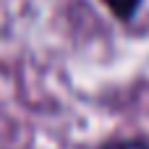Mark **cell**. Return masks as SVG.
Wrapping results in <instances>:
<instances>
[{"label": "cell", "mask_w": 149, "mask_h": 149, "mask_svg": "<svg viewBox=\"0 0 149 149\" xmlns=\"http://www.w3.org/2000/svg\"><path fill=\"white\" fill-rule=\"evenodd\" d=\"M100 5L123 26H131L144 8V0H100Z\"/></svg>", "instance_id": "cell-1"}, {"label": "cell", "mask_w": 149, "mask_h": 149, "mask_svg": "<svg viewBox=\"0 0 149 149\" xmlns=\"http://www.w3.org/2000/svg\"><path fill=\"white\" fill-rule=\"evenodd\" d=\"M97 149H149V136L144 134H118L102 139Z\"/></svg>", "instance_id": "cell-2"}]
</instances>
